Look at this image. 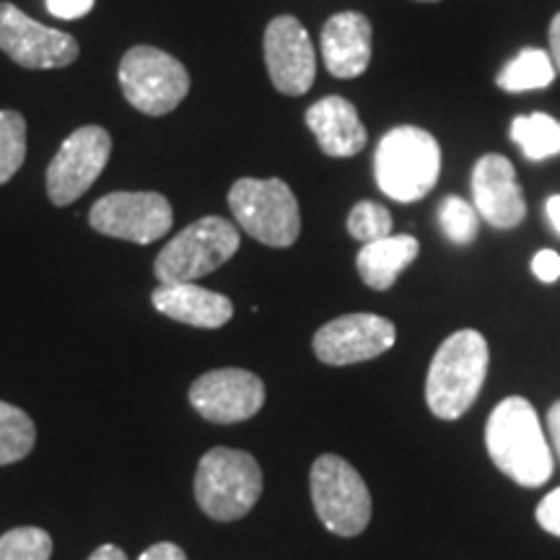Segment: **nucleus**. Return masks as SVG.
Masks as SVG:
<instances>
[{
  "label": "nucleus",
  "mask_w": 560,
  "mask_h": 560,
  "mask_svg": "<svg viewBox=\"0 0 560 560\" xmlns=\"http://www.w3.org/2000/svg\"><path fill=\"white\" fill-rule=\"evenodd\" d=\"M125 100L149 117L170 115L190 94V73L177 58L156 47L138 45L120 60Z\"/></svg>",
  "instance_id": "nucleus-7"
},
{
  "label": "nucleus",
  "mask_w": 560,
  "mask_h": 560,
  "mask_svg": "<svg viewBox=\"0 0 560 560\" xmlns=\"http://www.w3.org/2000/svg\"><path fill=\"white\" fill-rule=\"evenodd\" d=\"M52 537L39 527H16L0 537V560H50Z\"/></svg>",
  "instance_id": "nucleus-25"
},
{
  "label": "nucleus",
  "mask_w": 560,
  "mask_h": 560,
  "mask_svg": "<svg viewBox=\"0 0 560 560\" xmlns=\"http://www.w3.org/2000/svg\"><path fill=\"white\" fill-rule=\"evenodd\" d=\"M312 501L327 529L355 537L371 522V493L366 482L338 454H322L312 467Z\"/></svg>",
  "instance_id": "nucleus-8"
},
{
  "label": "nucleus",
  "mask_w": 560,
  "mask_h": 560,
  "mask_svg": "<svg viewBox=\"0 0 560 560\" xmlns=\"http://www.w3.org/2000/svg\"><path fill=\"white\" fill-rule=\"evenodd\" d=\"M556 66H552L550 52L542 47H524V50L511 58L501 73L495 75V86L509 94H522V91L548 89L556 81Z\"/></svg>",
  "instance_id": "nucleus-20"
},
{
  "label": "nucleus",
  "mask_w": 560,
  "mask_h": 560,
  "mask_svg": "<svg viewBox=\"0 0 560 560\" xmlns=\"http://www.w3.org/2000/svg\"><path fill=\"white\" fill-rule=\"evenodd\" d=\"M490 350L478 330H457L441 342L425 376V402L441 420H457L478 400Z\"/></svg>",
  "instance_id": "nucleus-2"
},
{
  "label": "nucleus",
  "mask_w": 560,
  "mask_h": 560,
  "mask_svg": "<svg viewBox=\"0 0 560 560\" xmlns=\"http://www.w3.org/2000/svg\"><path fill=\"white\" fill-rule=\"evenodd\" d=\"M439 226L444 236L459 247H467L478 240L480 231V215L472 202H467L459 195H446L439 202Z\"/></svg>",
  "instance_id": "nucleus-23"
},
{
  "label": "nucleus",
  "mask_w": 560,
  "mask_h": 560,
  "mask_svg": "<svg viewBox=\"0 0 560 560\" xmlns=\"http://www.w3.org/2000/svg\"><path fill=\"white\" fill-rule=\"evenodd\" d=\"M532 272L540 278L542 283H556L560 278V255L556 249H540L532 260Z\"/></svg>",
  "instance_id": "nucleus-28"
},
{
  "label": "nucleus",
  "mask_w": 560,
  "mask_h": 560,
  "mask_svg": "<svg viewBox=\"0 0 560 560\" xmlns=\"http://www.w3.org/2000/svg\"><path fill=\"white\" fill-rule=\"evenodd\" d=\"M548 39H550L552 66H556V70H560V13H556V16H552V21H550Z\"/></svg>",
  "instance_id": "nucleus-31"
},
{
  "label": "nucleus",
  "mask_w": 560,
  "mask_h": 560,
  "mask_svg": "<svg viewBox=\"0 0 560 560\" xmlns=\"http://www.w3.org/2000/svg\"><path fill=\"white\" fill-rule=\"evenodd\" d=\"M112 153V136L100 125H83L62 140L47 166V195L52 206H70L102 177Z\"/></svg>",
  "instance_id": "nucleus-9"
},
{
  "label": "nucleus",
  "mask_w": 560,
  "mask_h": 560,
  "mask_svg": "<svg viewBox=\"0 0 560 560\" xmlns=\"http://www.w3.org/2000/svg\"><path fill=\"white\" fill-rule=\"evenodd\" d=\"M0 50L21 68L50 70L79 58V42L30 19L13 3H0Z\"/></svg>",
  "instance_id": "nucleus-12"
},
{
  "label": "nucleus",
  "mask_w": 560,
  "mask_h": 560,
  "mask_svg": "<svg viewBox=\"0 0 560 560\" xmlns=\"http://www.w3.org/2000/svg\"><path fill=\"white\" fill-rule=\"evenodd\" d=\"M306 128L314 132L322 153L332 159H350L369 143L366 125L359 109L346 96H325L306 109Z\"/></svg>",
  "instance_id": "nucleus-17"
},
{
  "label": "nucleus",
  "mask_w": 560,
  "mask_h": 560,
  "mask_svg": "<svg viewBox=\"0 0 560 560\" xmlns=\"http://www.w3.org/2000/svg\"><path fill=\"white\" fill-rule=\"evenodd\" d=\"M94 9V0H47V11L58 19H81Z\"/></svg>",
  "instance_id": "nucleus-29"
},
{
  "label": "nucleus",
  "mask_w": 560,
  "mask_h": 560,
  "mask_svg": "<svg viewBox=\"0 0 560 560\" xmlns=\"http://www.w3.org/2000/svg\"><path fill=\"white\" fill-rule=\"evenodd\" d=\"M348 234L361 244L384 240L392 234L389 210L374 200H361L348 213Z\"/></svg>",
  "instance_id": "nucleus-26"
},
{
  "label": "nucleus",
  "mask_w": 560,
  "mask_h": 560,
  "mask_svg": "<svg viewBox=\"0 0 560 560\" xmlns=\"http://www.w3.org/2000/svg\"><path fill=\"white\" fill-rule=\"evenodd\" d=\"M486 446L493 465L524 488H540L552 475V454L540 416L524 397L495 405L486 425Z\"/></svg>",
  "instance_id": "nucleus-1"
},
{
  "label": "nucleus",
  "mask_w": 560,
  "mask_h": 560,
  "mask_svg": "<svg viewBox=\"0 0 560 560\" xmlns=\"http://www.w3.org/2000/svg\"><path fill=\"white\" fill-rule=\"evenodd\" d=\"M229 208L240 229L268 247L285 249L299 240V200L283 179H236L229 190Z\"/></svg>",
  "instance_id": "nucleus-6"
},
{
  "label": "nucleus",
  "mask_w": 560,
  "mask_h": 560,
  "mask_svg": "<svg viewBox=\"0 0 560 560\" xmlns=\"http://www.w3.org/2000/svg\"><path fill=\"white\" fill-rule=\"evenodd\" d=\"M34 420L16 405L0 400V467L24 459L34 450Z\"/></svg>",
  "instance_id": "nucleus-22"
},
{
  "label": "nucleus",
  "mask_w": 560,
  "mask_h": 560,
  "mask_svg": "<svg viewBox=\"0 0 560 560\" xmlns=\"http://www.w3.org/2000/svg\"><path fill=\"white\" fill-rule=\"evenodd\" d=\"M472 206L493 229H516L527 219V200L514 164L501 153H486L472 170Z\"/></svg>",
  "instance_id": "nucleus-15"
},
{
  "label": "nucleus",
  "mask_w": 560,
  "mask_h": 560,
  "mask_svg": "<svg viewBox=\"0 0 560 560\" xmlns=\"http://www.w3.org/2000/svg\"><path fill=\"white\" fill-rule=\"evenodd\" d=\"M89 560H128V556H125V550L117 548V545H102V548L91 552Z\"/></svg>",
  "instance_id": "nucleus-33"
},
{
  "label": "nucleus",
  "mask_w": 560,
  "mask_h": 560,
  "mask_svg": "<svg viewBox=\"0 0 560 560\" xmlns=\"http://www.w3.org/2000/svg\"><path fill=\"white\" fill-rule=\"evenodd\" d=\"M545 213H548V221L556 229V234H560V195H550L548 202H545Z\"/></svg>",
  "instance_id": "nucleus-34"
},
{
  "label": "nucleus",
  "mask_w": 560,
  "mask_h": 560,
  "mask_svg": "<svg viewBox=\"0 0 560 560\" xmlns=\"http://www.w3.org/2000/svg\"><path fill=\"white\" fill-rule=\"evenodd\" d=\"M262 493V470L247 452L215 446L202 454L195 475L198 506L215 522H236L255 509Z\"/></svg>",
  "instance_id": "nucleus-4"
},
{
  "label": "nucleus",
  "mask_w": 560,
  "mask_h": 560,
  "mask_svg": "<svg viewBox=\"0 0 560 560\" xmlns=\"http://www.w3.org/2000/svg\"><path fill=\"white\" fill-rule=\"evenodd\" d=\"M153 306L164 317H172L182 325L200 327V330H219L234 317V304L223 293L208 291L198 283L159 285L151 293Z\"/></svg>",
  "instance_id": "nucleus-18"
},
{
  "label": "nucleus",
  "mask_w": 560,
  "mask_h": 560,
  "mask_svg": "<svg viewBox=\"0 0 560 560\" xmlns=\"http://www.w3.org/2000/svg\"><path fill=\"white\" fill-rule=\"evenodd\" d=\"M511 140L527 161H548L560 156V122L545 112L520 115L511 122Z\"/></svg>",
  "instance_id": "nucleus-21"
},
{
  "label": "nucleus",
  "mask_w": 560,
  "mask_h": 560,
  "mask_svg": "<svg viewBox=\"0 0 560 560\" xmlns=\"http://www.w3.org/2000/svg\"><path fill=\"white\" fill-rule=\"evenodd\" d=\"M138 560H187L185 550L174 542H156L149 550L140 552Z\"/></svg>",
  "instance_id": "nucleus-30"
},
{
  "label": "nucleus",
  "mask_w": 560,
  "mask_h": 560,
  "mask_svg": "<svg viewBox=\"0 0 560 560\" xmlns=\"http://www.w3.org/2000/svg\"><path fill=\"white\" fill-rule=\"evenodd\" d=\"M265 66L280 94L301 96L317 79V55L310 32L296 16H276L265 30Z\"/></svg>",
  "instance_id": "nucleus-13"
},
{
  "label": "nucleus",
  "mask_w": 560,
  "mask_h": 560,
  "mask_svg": "<svg viewBox=\"0 0 560 560\" xmlns=\"http://www.w3.org/2000/svg\"><path fill=\"white\" fill-rule=\"evenodd\" d=\"M395 322L380 314L359 312L322 325L312 346L317 359L327 366H350V363L380 359L395 346Z\"/></svg>",
  "instance_id": "nucleus-11"
},
{
  "label": "nucleus",
  "mask_w": 560,
  "mask_h": 560,
  "mask_svg": "<svg viewBox=\"0 0 560 560\" xmlns=\"http://www.w3.org/2000/svg\"><path fill=\"white\" fill-rule=\"evenodd\" d=\"M374 177L380 190L392 200H423L441 177L439 140L416 125L392 128L376 145Z\"/></svg>",
  "instance_id": "nucleus-3"
},
{
  "label": "nucleus",
  "mask_w": 560,
  "mask_h": 560,
  "mask_svg": "<svg viewBox=\"0 0 560 560\" xmlns=\"http://www.w3.org/2000/svg\"><path fill=\"white\" fill-rule=\"evenodd\" d=\"M371 21L359 11H340L322 26V60L335 79H359L371 62Z\"/></svg>",
  "instance_id": "nucleus-16"
},
{
  "label": "nucleus",
  "mask_w": 560,
  "mask_h": 560,
  "mask_svg": "<svg viewBox=\"0 0 560 560\" xmlns=\"http://www.w3.org/2000/svg\"><path fill=\"white\" fill-rule=\"evenodd\" d=\"M242 244V234L234 223L221 215L206 219L182 229L174 240L159 252L153 272L161 285L195 283L226 265L236 255Z\"/></svg>",
  "instance_id": "nucleus-5"
},
{
  "label": "nucleus",
  "mask_w": 560,
  "mask_h": 560,
  "mask_svg": "<svg viewBox=\"0 0 560 560\" xmlns=\"http://www.w3.org/2000/svg\"><path fill=\"white\" fill-rule=\"evenodd\" d=\"M89 223L104 236L151 244L170 234L174 210L159 192H109L94 202Z\"/></svg>",
  "instance_id": "nucleus-10"
},
{
  "label": "nucleus",
  "mask_w": 560,
  "mask_h": 560,
  "mask_svg": "<svg viewBox=\"0 0 560 560\" xmlns=\"http://www.w3.org/2000/svg\"><path fill=\"white\" fill-rule=\"evenodd\" d=\"M418 3H439V0H418Z\"/></svg>",
  "instance_id": "nucleus-35"
},
{
  "label": "nucleus",
  "mask_w": 560,
  "mask_h": 560,
  "mask_svg": "<svg viewBox=\"0 0 560 560\" xmlns=\"http://www.w3.org/2000/svg\"><path fill=\"white\" fill-rule=\"evenodd\" d=\"M537 524L545 532H550V535L560 537V488H556L540 501V506H537Z\"/></svg>",
  "instance_id": "nucleus-27"
},
{
  "label": "nucleus",
  "mask_w": 560,
  "mask_h": 560,
  "mask_svg": "<svg viewBox=\"0 0 560 560\" xmlns=\"http://www.w3.org/2000/svg\"><path fill=\"white\" fill-rule=\"evenodd\" d=\"M26 159V120L13 109H0V185L21 170Z\"/></svg>",
  "instance_id": "nucleus-24"
},
{
  "label": "nucleus",
  "mask_w": 560,
  "mask_h": 560,
  "mask_svg": "<svg viewBox=\"0 0 560 560\" xmlns=\"http://www.w3.org/2000/svg\"><path fill=\"white\" fill-rule=\"evenodd\" d=\"M190 405L210 423H242L265 405V384L244 369H215L190 387Z\"/></svg>",
  "instance_id": "nucleus-14"
},
{
  "label": "nucleus",
  "mask_w": 560,
  "mask_h": 560,
  "mask_svg": "<svg viewBox=\"0 0 560 560\" xmlns=\"http://www.w3.org/2000/svg\"><path fill=\"white\" fill-rule=\"evenodd\" d=\"M548 431H550L552 446H556V452L560 457V400L552 405L550 412H548Z\"/></svg>",
  "instance_id": "nucleus-32"
},
{
  "label": "nucleus",
  "mask_w": 560,
  "mask_h": 560,
  "mask_svg": "<svg viewBox=\"0 0 560 560\" xmlns=\"http://www.w3.org/2000/svg\"><path fill=\"white\" fill-rule=\"evenodd\" d=\"M420 244L410 234H389L384 240L363 244L355 268L369 289L387 291L397 283V278L418 260Z\"/></svg>",
  "instance_id": "nucleus-19"
}]
</instances>
